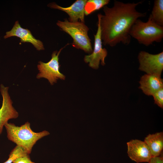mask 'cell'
Returning <instances> with one entry per match:
<instances>
[{
    "instance_id": "cell-18",
    "label": "cell",
    "mask_w": 163,
    "mask_h": 163,
    "mask_svg": "<svg viewBox=\"0 0 163 163\" xmlns=\"http://www.w3.org/2000/svg\"><path fill=\"white\" fill-rule=\"evenodd\" d=\"M13 163H35L32 161L29 155L17 158Z\"/></svg>"
},
{
    "instance_id": "cell-14",
    "label": "cell",
    "mask_w": 163,
    "mask_h": 163,
    "mask_svg": "<svg viewBox=\"0 0 163 163\" xmlns=\"http://www.w3.org/2000/svg\"><path fill=\"white\" fill-rule=\"evenodd\" d=\"M153 20L157 24L163 26V0H155L151 14Z\"/></svg>"
},
{
    "instance_id": "cell-19",
    "label": "cell",
    "mask_w": 163,
    "mask_h": 163,
    "mask_svg": "<svg viewBox=\"0 0 163 163\" xmlns=\"http://www.w3.org/2000/svg\"><path fill=\"white\" fill-rule=\"evenodd\" d=\"M149 163H163V157L161 155L155 157H152L151 158Z\"/></svg>"
},
{
    "instance_id": "cell-12",
    "label": "cell",
    "mask_w": 163,
    "mask_h": 163,
    "mask_svg": "<svg viewBox=\"0 0 163 163\" xmlns=\"http://www.w3.org/2000/svg\"><path fill=\"white\" fill-rule=\"evenodd\" d=\"M139 88L145 94L152 96L156 92L163 88V81L161 76L145 74L142 76L139 82Z\"/></svg>"
},
{
    "instance_id": "cell-2",
    "label": "cell",
    "mask_w": 163,
    "mask_h": 163,
    "mask_svg": "<svg viewBox=\"0 0 163 163\" xmlns=\"http://www.w3.org/2000/svg\"><path fill=\"white\" fill-rule=\"evenodd\" d=\"M7 132L8 139L23 148L29 154L36 142L42 137L49 135L50 133L44 130L36 133L30 127L27 122L20 126L7 123L4 125Z\"/></svg>"
},
{
    "instance_id": "cell-15",
    "label": "cell",
    "mask_w": 163,
    "mask_h": 163,
    "mask_svg": "<svg viewBox=\"0 0 163 163\" xmlns=\"http://www.w3.org/2000/svg\"><path fill=\"white\" fill-rule=\"evenodd\" d=\"M110 2L109 0H87L85 6V14L88 15L107 5Z\"/></svg>"
},
{
    "instance_id": "cell-13",
    "label": "cell",
    "mask_w": 163,
    "mask_h": 163,
    "mask_svg": "<svg viewBox=\"0 0 163 163\" xmlns=\"http://www.w3.org/2000/svg\"><path fill=\"white\" fill-rule=\"evenodd\" d=\"M144 142L149 147L152 157L159 156L163 149V133H156L149 134L145 137Z\"/></svg>"
},
{
    "instance_id": "cell-1",
    "label": "cell",
    "mask_w": 163,
    "mask_h": 163,
    "mask_svg": "<svg viewBox=\"0 0 163 163\" xmlns=\"http://www.w3.org/2000/svg\"><path fill=\"white\" fill-rule=\"evenodd\" d=\"M142 2L125 3L115 0L112 7L105 5L103 8L104 14L99 13L97 16L104 46L113 47L120 43L126 45L130 43L132 26L137 20L146 15V12L136 10Z\"/></svg>"
},
{
    "instance_id": "cell-8",
    "label": "cell",
    "mask_w": 163,
    "mask_h": 163,
    "mask_svg": "<svg viewBox=\"0 0 163 163\" xmlns=\"http://www.w3.org/2000/svg\"><path fill=\"white\" fill-rule=\"evenodd\" d=\"M127 153L129 158L137 163L149 162L152 157L149 147L144 142L133 139L127 143Z\"/></svg>"
},
{
    "instance_id": "cell-6",
    "label": "cell",
    "mask_w": 163,
    "mask_h": 163,
    "mask_svg": "<svg viewBox=\"0 0 163 163\" xmlns=\"http://www.w3.org/2000/svg\"><path fill=\"white\" fill-rule=\"evenodd\" d=\"M138 59L139 63V69L146 74L159 76L163 70V52L153 54L145 51H140Z\"/></svg>"
},
{
    "instance_id": "cell-17",
    "label": "cell",
    "mask_w": 163,
    "mask_h": 163,
    "mask_svg": "<svg viewBox=\"0 0 163 163\" xmlns=\"http://www.w3.org/2000/svg\"><path fill=\"white\" fill-rule=\"evenodd\" d=\"M154 98L155 104L159 107L163 108V88L155 93L152 95Z\"/></svg>"
},
{
    "instance_id": "cell-9",
    "label": "cell",
    "mask_w": 163,
    "mask_h": 163,
    "mask_svg": "<svg viewBox=\"0 0 163 163\" xmlns=\"http://www.w3.org/2000/svg\"><path fill=\"white\" fill-rule=\"evenodd\" d=\"M8 87L1 84L0 91L3 98L2 107L0 109V135L3 126L9 120L15 119L18 116V113L12 105V102L8 92Z\"/></svg>"
},
{
    "instance_id": "cell-16",
    "label": "cell",
    "mask_w": 163,
    "mask_h": 163,
    "mask_svg": "<svg viewBox=\"0 0 163 163\" xmlns=\"http://www.w3.org/2000/svg\"><path fill=\"white\" fill-rule=\"evenodd\" d=\"M29 155L23 148L17 145L11 152L8 159L3 163H12L19 157Z\"/></svg>"
},
{
    "instance_id": "cell-3",
    "label": "cell",
    "mask_w": 163,
    "mask_h": 163,
    "mask_svg": "<svg viewBox=\"0 0 163 163\" xmlns=\"http://www.w3.org/2000/svg\"><path fill=\"white\" fill-rule=\"evenodd\" d=\"M130 35L140 44L148 46L154 42L161 41L163 38V26L156 24L150 15L146 22L139 19L137 20L131 27Z\"/></svg>"
},
{
    "instance_id": "cell-7",
    "label": "cell",
    "mask_w": 163,
    "mask_h": 163,
    "mask_svg": "<svg viewBox=\"0 0 163 163\" xmlns=\"http://www.w3.org/2000/svg\"><path fill=\"white\" fill-rule=\"evenodd\" d=\"M97 26L96 33L94 35V50L91 54L85 56L84 59L85 62L89 63L88 65L90 67L95 69L99 68L100 61L102 65L104 66L105 64V59L107 55V49L102 47L100 27L98 21Z\"/></svg>"
},
{
    "instance_id": "cell-4",
    "label": "cell",
    "mask_w": 163,
    "mask_h": 163,
    "mask_svg": "<svg viewBox=\"0 0 163 163\" xmlns=\"http://www.w3.org/2000/svg\"><path fill=\"white\" fill-rule=\"evenodd\" d=\"M57 25L60 29L72 38L73 46L91 54L93 50L91 40L88 36L89 28L85 23L80 21L71 22L66 18L63 21H58Z\"/></svg>"
},
{
    "instance_id": "cell-11",
    "label": "cell",
    "mask_w": 163,
    "mask_h": 163,
    "mask_svg": "<svg viewBox=\"0 0 163 163\" xmlns=\"http://www.w3.org/2000/svg\"><path fill=\"white\" fill-rule=\"evenodd\" d=\"M13 36H16L20 38L21 42L31 43L38 50L44 49L43 42L36 39L29 30L22 27L18 21L15 22L11 30L6 33V34L4 37L5 39H6Z\"/></svg>"
},
{
    "instance_id": "cell-10",
    "label": "cell",
    "mask_w": 163,
    "mask_h": 163,
    "mask_svg": "<svg viewBox=\"0 0 163 163\" xmlns=\"http://www.w3.org/2000/svg\"><path fill=\"white\" fill-rule=\"evenodd\" d=\"M87 0H77L69 6L64 7L55 2L49 4L48 6L51 8L57 9L67 13L71 22L80 21L85 23V6Z\"/></svg>"
},
{
    "instance_id": "cell-5",
    "label": "cell",
    "mask_w": 163,
    "mask_h": 163,
    "mask_svg": "<svg viewBox=\"0 0 163 163\" xmlns=\"http://www.w3.org/2000/svg\"><path fill=\"white\" fill-rule=\"evenodd\" d=\"M68 44L61 48L58 51H54L52 54L51 59L47 62L41 61L38 62L37 68L39 73L37 76V79L42 78L47 79L51 85L56 83L59 79H65V76L59 71V56L61 51Z\"/></svg>"
}]
</instances>
